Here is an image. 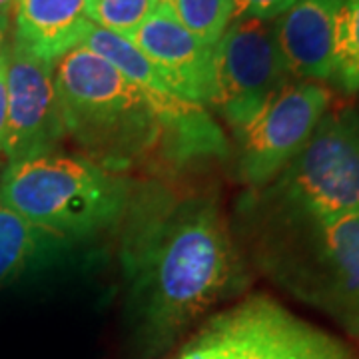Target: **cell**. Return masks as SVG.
Segmentation results:
<instances>
[{"label": "cell", "mask_w": 359, "mask_h": 359, "mask_svg": "<svg viewBox=\"0 0 359 359\" xmlns=\"http://www.w3.org/2000/svg\"><path fill=\"white\" fill-rule=\"evenodd\" d=\"M120 226L126 316L144 359L166 351L248 283L244 256L216 194L150 182L132 190Z\"/></svg>", "instance_id": "6da1fadb"}, {"label": "cell", "mask_w": 359, "mask_h": 359, "mask_svg": "<svg viewBox=\"0 0 359 359\" xmlns=\"http://www.w3.org/2000/svg\"><path fill=\"white\" fill-rule=\"evenodd\" d=\"M245 214L259 269L359 337V212L327 218Z\"/></svg>", "instance_id": "7a4b0ae2"}, {"label": "cell", "mask_w": 359, "mask_h": 359, "mask_svg": "<svg viewBox=\"0 0 359 359\" xmlns=\"http://www.w3.org/2000/svg\"><path fill=\"white\" fill-rule=\"evenodd\" d=\"M54 84L66 136L84 158L122 174L160 154L162 128L148 92L102 56L84 46L70 50L54 66Z\"/></svg>", "instance_id": "3957f363"}, {"label": "cell", "mask_w": 359, "mask_h": 359, "mask_svg": "<svg viewBox=\"0 0 359 359\" xmlns=\"http://www.w3.org/2000/svg\"><path fill=\"white\" fill-rule=\"evenodd\" d=\"M130 196L124 176L62 150L8 164L0 178V204L74 244L120 226Z\"/></svg>", "instance_id": "277c9868"}, {"label": "cell", "mask_w": 359, "mask_h": 359, "mask_svg": "<svg viewBox=\"0 0 359 359\" xmlns=\"http://www.w3.org/2000/svg\"><path fill=\"white\" fill-rule=\"evenodd\" d=\"M245 210L282 216L359 212V112H325L306 148L269 186L252 192Z\"/></svg>", "instance_id": "5b68a950"}, {"label": "cell", "mask_w": 359, "mask_h": 359, "mask_svg": "<svg viewBox=\"0 0 359 359\" xmlns=\"http://www.w3.org/2000/svg\"><path fill=\"white\" fill-rule=\"evenodd\" d=\"M168 359H358L323 332L264 294L222 309Z\"/></svg>", "instance_id": "8992f818"}, {"label": "cell", "mask_w": 359, "mask_h": 359, "mask_svg": "<svg viewBox=\"0 0 359 359\" xmlns=\"http://www.w3.org/2000/svg\"><path fill=\"white\" fill-rule=\"evenodd\" d=\"M294 76L273 34V20L233 18L214 44V108L231 132L244 130Z\"/></svg>", "instance_id": "52a82bcc"}, {"label": "cell", "mask_w": 359, "mask_h": 359, "mask_svg": "<svg viewBox=\"0 0 359 359\" xmlns=\"http://www.w3.org/2000/svg\"><path fill=\"white\" fill-rule=\"evenodd\" d=\"M330 102L332 96L320 82H290L244 130L233 134L238 180L252 192L269 186L306 148Z\"/></svg>", "instance_id": "ba28073f"}, {"label": "cell", "mask_w": 359, "mask_h": 359, "mask_svg": "<svg viewBox=\"0 0 359 359\" xmlns=\"http://www.w3.org/2000/svg\"><path fill=\"white\" fill-rule=\"evenodd\" d=\"M54 66L8 39V120L2 144L8 164L60 150L66 138Z\"/></svg>", "instance_id": "9c48e42d"}, {"label": "cell", "mask_w": 359, "mask_h": 359, "mask_svg": "<svg viewBox=\"0 0 359 359\" xmlns=\"http://www.w3.org/2000/svg\"><path fill=\"white\" fill-rule=\"evenodd\" d=\"M176 86L182 98L210 106L214 88V46L198 40L166 2L128 36Z\"/></svg>", "instance_id": "30bf717a"}, {"label": "cell", "mask_w": 359, "mask_h": 359, "mask_svg": "<svg viewBox=\"0 0 359 359\" xmlns=\"http://www.w3.org/2000/svg\"><path fill=\"white\" fill-rule=\"evenodd\" d=\"M339 4L341 0H295L273 20V34L294 80L330 82Z\"/></svg>", "instance_id": "8fae6325"}, {"label": "cell", "mask_w": 359, "mask_h": 359, "mask_svg": "<svg viewBox=\"0 0 359 359\" xmlns=\"http://www.w3.org/2000/svg\"><path fill=\"white\" fill-rule=\"evenodd\" d=\"M88 8L90 0H16L11 36L34 56L56 65L82 46L92 28Z\"/></svg>", "instance_id": "7c38bea8"}, {"label": "cell", "mask_w": 359, "mask_h": 359, "mask_svg": "<svg viewBox=\"0 0 359 359\" xmlns=\"http://www.w3.org/2000/svg\"><path fill=\"white\" fill-rule=\"evenodd\" d=\"M74 242L42 230L0 204V290L70 256Z\"/></svg>", "instance_id": "4fadbf2b"}, {"label": "cell", "mask_w": 359, "mask_h": 359, "mask_svg": "<svg viewBox=\"0 0 359 359\" xmlns=\"http://www.w3.org/2000/svg\"><path fill=\"white\" fill-rule=\"evenodd\" d=\"M82 46L102 56L104 60L114 66L122 76L138 84L140 88L150 90L156 94H170V96L182 98L176 86L168 80L166 74L148 56H144L136 48V44L130 42L128 39L92 25Z\"/></svg>", "instance_id": "5bb4252c"}, {"label": "cell", "mask_w": 359, "mask_h": 359, "mask_svg": "<svg viewBox=\"0 0 359 359\" xmlns=\"http://www.w3.org/2000/svg\"><path fill=\"white\" fill-rule=\"evenodd\" d=\"M330 82L344 94H359V0L339 4Z\"/></svg>", "instance_id": "9a60e30c"}, {"label": "cell", "mask_w": 359, "mask_h": 359, "mask_svg": "<svg viewBox=\"0 0 359 359\" xmlns=\"http://www.w3.org/2000/svg\"><path fill=\"white\" fill-rule=\"evenodd\" d=\"M182 25L204 44L214 46L236 18L233 0H162Z\"/></svg>", "instance_id": "2e32d148"}, {"label": "cell", "mask_w": 359, "mask_h": 359, "mask_svg": "<svg viewBox=\"0 0 359 359\" xmlns=\"http://www.w3.org/2000/svg\"><path fill=\"white\" fill-rule=\"evenodd\" d=\"M160 2L162 0H90L88 16L94 26L128 39L154 14Z\"/></svg>", "instance_id": "e0dca14e"}, {"label": "cell", "mask_w": 359, "mask_h": 359, "mask_svg": "<svg viewBox=\"0 0 359 359\" xmlns=\"http://www.w3.org/2000/svg\"><path fill=\"white\" fill-rule=\"evenodd\" d=\"M295 0H233L236 18H259L276 20Z\"/></svg>", "instance_id": "ac0fdd59"}, {"label": "cell", "mask_w": 359, "mask_h": 359, "mask_svg": "<svg viewBox=\"0 0 359 359\" xmlns=\"http://www.w3.org/2000/svg\"><path fill=\"white\" fill-rule=\"evenodd\" d=\"M6 120H8V42L0 54V152L6 134Z\"/></svg>", "instance_id": "d6986e66"}, {"label": "cell", "mask_w": 359, "mask_h": 359, "mask_svg": "<svg viewBox=\"0 0 359 359\" xmlns=\"http://www.w3.org/2000/svg\"><path fill=\"white\" fill-rule=\"evenodd\" d=\"M8 30H11V18L8 16H0V54L4 50L6 42H8Z\"/></svg>", "instance_id": "ffe728a7"}, {"label": "cell", "mask_w": 359, "mask_h": 359, "mask_svg": "<svg viewBox=\"0 0 359 359\" xmlns=\"http://www.w3.org/2000/svg\"><path fill=\"white\" fill-rule=\"evenodd\" d=\"M14 2H16V0H0V16H8V18H11Z\"/></svg>", "instance_id": "44dd1931"}]
</instances>
